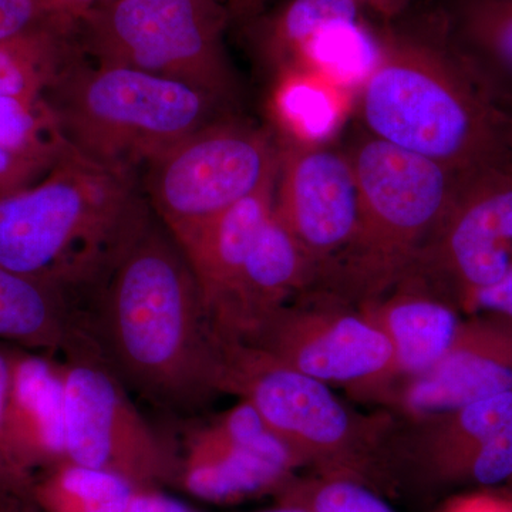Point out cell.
<instances>
[{
  "mask_svg": "<svg viewBox=\"0 0 512 512\" xmlns=\"http://www.w3.org/2000/svg\"><path fill=\"white\" fill-rule=\"evenodd\" d=\"M510 483L512 484V480L510 481Z\"/></svg>",
  "mask_w": 512,
  "mask_h": 512,
  "instance_id": "obj_41",
  "label": "cell"
},
{
  "mask_svg": "<svg viewBox=\"0 0 512 512\" xmlns=\"http://www.w3.org/2000/svg\"><path fill=\"white\" fill-rule=\"evenodd\" d=\"M0 512H43L30 491L0 488Z\"/></svg>",
  "mask_w": 512,
  "mask_h": 512,
  "instance_id": "obj_36",
  "label": "cell"
},
{
  "mask_svg": "<svg viewBox=\"0 0 512 512\" xmlns=\"http://www.w3.org/2000/svg\"><path fill=\"white\" fill-rule=\"evenodd\" d=\"M227 0H111L77 26L87 59L178 80L231 103L237 79L225 47Z\"/></svg>",
  "mask_w": 512,
  "mask_h": 512,
  "instance_id": "obj_6",
  "label": "cell"
},
{
  "mask_svg": "<svg viewBox=\"0 0 512 512\" xmlns=\"http://www.w3.org/2000/svg\"><path fill=\"white\" fill-rule=\"evenodd\" d=\"M242 345L325 384L376 389L400 376L393 349L365 312L285 308Z\"/></svg>",
  "mask_w": 512,
  "mask_h": 512,
  "instance_id": "obj_12",
  "label": "cell"
},
{
  "mask_svg": "<svg viewBox=\"0 0 512 512\" xmlns=\"http://www.w3.org/2000/svg\"><path fill=\"white\" fill-rule=\"evenodd\" d=\"M511 423L512 390L441 413L427 441L430 470L440 480L454 483L468 458Z\"/></svg>",
  "mask_w": 512,
  "mask_h": 512,
  "instance_id": "obj_21",
  "label": "cell"
},
{
  "mask_svg": "<svg viewBox=\"0 0 512 512\" xmlns=\"http://www.w3.org/2000/svg\"><path fill=\"white\" fill-rule=\"evenodd\" d=\"M134 490L116 474L63 460L37 471L30 494L43 512H126Z\"/></svg>",
  "mask_w": 512,
  "mask_h": 512,
  "instance_id": "obj_23",
  "label": "cell"
},
{
  "mask_svg": "<svg viewBox=\"0 0 512 512\" xmlns=\"http://www.w3.org/2000/svg\"><path fill=\"white\" fill-rule=\"evenodd\" d=\"M512 480V423L484 446L478 448L461 470L454 483L490 485Z\"/></svg>",
  "mask_w": 512,
  "mask_h": 512,
  "instance_id": "obj_27",
  "label": "cell"
},
{
  "mask_svg": "<svg viewBox=\"0 0 512 512\" xmlns=\"http://www.w3.org/2000/svg\"><path fill=\"white\" fill-rule=\"evenodd\" d=\"M79 53L72 30H43L0 42V96L43 99Z\"/></svg>",
  "mask_w": 512,
  "mask_h": 512,
  "instance_id": "obj_22",
  "label": "cell"
},
{
  "mask_svg": "<svg viewBox=\"0 0 512 512\" xmlns=\"http://www.w3.org/2000/svg\"><path fill=\"white\" fill-rule=\"evenodd\" d=\"M109 2H111V0H100L99 5H97V6L104 5V3H109ZM97 6H96V8H97Z\"/></svg>",
  "mask_w": 512,
  "mask_h": 512,
  "instance_id": "obj_40",
  "label": "cell"
},
{
  "mask_svg": "<svg viewBox=\"0 0 512 512\" xmlns=\"http://www.w3.org/2000/svg\"><path fill=\"white\" fill-rule=\"evenodd\" d=\"M357 0H282L245 25L256 56L274 72H295L306 49L330 26L367 22Z\"/></svg>",
  "mask_w": 512,
  "mask_h": 512,
  "instance_id": "obj_20",
  "label": "cell"
},
{
  "mask_svg": "<svg viewBox=\"0 0 512 512\" xmlns=\"http://www.w3.org/2000/svg\"><path fill=\"white\" fill-rule=\"evenodd\" d=\"M357 2L379 25H390L404 18L414 6L419 5L421 0H357Z\"/></svg>",
  "mask_w": 512,
  "mask_h": 512,
  "instance_id": "obj_33",
  "label": "cell"
},
{
  "mask_svg": "<svg viewBox=\"0 0 512 512\" xmlns=\"http://www.w3.org/2000/svg\"><path fill=\"white\" fill-rule=\"evenodd\" d=\"M390 298L372 301L363 312L382 329L400 376L424 375L443 359L460 329V316L444 299L421 291L412 278Z\"/></svg>",
  "mask_w": 512,
  "mask_h": 512,
  "instance_id": "obj_18",
  "label": "cell"
},
{
  "mask_svg": "<svg viewBox=\"0 0 512 512\" xmlns=\"http://www.w3.org/2000/svg\"><path fill=\"white\" fill-rule=\"evenodd\" d=\"M175 453L174 487L214 504L276 494L301 467L247 400L191 427Z\"/></svg>",
  "mask_w": 512,
  "mask_h": 512,
  "instance_id": "obj_11",
  "label": "cell"
},
{
  "mask_svg": "<svg viewBox=\"0 0 512 512\" xmlns=\"http://www.w3.org/2000/svg\"><path fill=\"white\" fill-rule=\"evenodd\" d=\"M6 458L26 476L66 460L62 367L42 353L12 350Z\"/></svg>",
  "mask_w": 512,
  "mask_h": 512,
  "instance_id": "obj_16",
  "label": "cell"
},
{
  "mask_svg": "<svg viewBox=\"0 0 512 512\" xmlns=\"http://www.w3.org/2000/svg\"><path fill=\"white\" fill-rule=\"evenodd\" d=\"M63 151L60 154H32L0 147V200L42 180Z\"/></svg>",
  "mask_w": 512,
  "mask_h": 512,
  "instance_id": "obj_29",
  "label": "cell"
},
{
  "mask_svg": "<svg viewBox=\"0 0 512 512\" xmlns=\"http://www.w3.org/2000/svg\"><path fill=\"white\" fill-rule=\"evenodd\" d=\"M360 92L366 133L468 177L512 163V117L420 23L377 29Z\"/></svg>",
  "mask_w": 512,
  "mask_h": 512,
  "instance_id": "obj_2",
  "label": "cell"
},
{
  "mask_svg": "<svg viewBox=\"0 0 512 512\" xmlns=\"http://www.w3.org/2000/svg\"><path fill=\"white\" fill-rule=\"evenodd\" d=\"M52 29L76 32L57 18L43 0H0V42Z\"/></svg>",
  "mask_w": 512,
  "mask_h": 512,
  "instance_id": "obj_28",
  "label": "cell"
},
{
  "mask_svg": "<svg viewBox=\"0 0 512 512\" xmlns=\"http://www.w3.org/2000/svg\"><path fill=\"white\" fill-rule=\"evenodd\" d=\"M10 379H12V350L0 348V458H2L3 461H6L10 467H13L12 464L9 463L8 458H6L5 434H3L6 404H8L9 397Z\"/></svg>",
  "mask_w": 512,
  "mask_h": 512,
  "instance_id": "obj_35",
  "label": "cell"
},
{
  "mask_svg": "<svg viewBox=\"0 0 512 512\" xmlns=\"http://www.w3.org/2000/svg\"><path fill=\"white\" fill-rule=\"evenodd\" d=\"M268 3L269 0H227L231 23L244 28L264 12Z\"/></svg>",
  "mask_w": 512,
  "mask_h": 512,
  "instance_id": "obj_37",
  "label": "cell"
},
{
  "mask_svg": "<svg viewBox=\"0 0 512 512\" xmlns=\"http://www.w3.org/2000/svg\"><path fill=\"white\" fill-rule=\"evenodd\" d=\"M346 154L356 177L357 221L333 272L349 288L380 295L410 275L463 177L369 133Z\"/></svg>",
  "mask_w": 512,
  "mask_h": 512,
  "instance_id": "obj_5",
  "label": "cell"
},
{
  "mask_svg": "<svg viewBox=\"0 0 512 512\" xmlns=\"http://www.w3.org/2000/svg\"><path fill=\"white\" fill-rule=\"evenodd\" d=\"M222 393L237 394L303 464L353 477L360 436L329 384L279 365L242 343L225 348Z\"/></svg>",
  "mask_w": 512,
  "mask_h": 512,
  "instance_id": "obj_9",
  "label": "cell"
},
{
  "mask_svg": "<svg viewBox=\"0 0 512 512\" xmlns=\"http://www.w3.org/2000/svg\"><path fill=\"white\" fill-rule=\"evenodd\" d=\"M45 100L67 146L133 177L177 141L228 116L229 106L190 84L92 62L82 52Z\"/></svg>",
  "mask_w": 512,
  "mask_h": 512,
  "instance_id": "obj_4",
  "label": "cell"
},
{
  "mask_svg": "<svg viewBox=\"0 0 512 512\" xmlns=\"http://www.w3.org/2000/svg\"><path fill=\"white\" fill-rule=\"evenodd\" d=\"M77 326L127 392L154 409L194 417L222 393L225 343L153 210L80 295Z\"/></svg>",
  "mask_w": 512,
  "mask_h": 512,
  "instance_id": "obj_1",
  "label": "cell"
},
{
  "mask_svg": "<svg viewBox=\"0 0 512 512\" xmlns=\"http://www.w3.org/2000/svg\"><path fill=\"white\" fill-rule=\"evenodd\" d=\"M33 478L19 473L0 458V488H13V490L30 491Z\"/></svg>",
  "mask_w": 512,
  "mask_h": 512,
  "instance_id": "obj_38",
  "label": "cell"
},
{
  "mask_svg": "<svg viewBox=\"0 0 512 512\" xmlns=\"http://www.w3.org/2000/svg\"><path fill=\"white\" fill-rule=\"evenodd\" d=\"M66 146L45 97L0 96V147L18 153L60 154Z\"/></svg>",
  "mask_w": 512,
  "mask_h": 512,
  "instance_id": "obj_25",
  "label": "cell"
},
{
  "mask_svg": "<svg viewBox=\"0 0 512 512\" xmlns=\"http://www.w3.org/2000/svg\"><path fill=\"white\" fill-rule=\"evenodd\" d=\"M275 191L276 180L212 218L180 245L214 328L259 231L274 211Z\"/></svg>",
  "mask_w": 512,
  "mask_h": 512,
  "instance_id": "obj_17",
  "label": "cell"
},
{
  "mask_svg": "<svg viewBox=\"0 0 512 512\" xmlns=\"http://www.w3.org/2000/svg\"><path fill=\"white\" fill-rule=\"evenodd\" d=\"M279 504L305 512H394L383 500L355 478L343 474L293 477L276 493Z\"/></svg>",
  "mask_w": 512,
  "mask_h": 512,
  "instance_id": "obj_24",
  "label": "cell"
},
{
  "mask_svg": "<svg viewBox=\"0 0 512 512\" xmlns=\"http://www.w3.org/2000/svg\"><path fill=\"white\" fill-rule=\"evenodd\" d=\"M275 212L315 269L328 271L355 232L357 184L346 151L289 137L279 146Z\"/></svg>",
  "mask_w": 512,
  "mask_h": 512,
  "instance_id": "obj_13",
  "label": "cell"
},
{
  "mask_svg": "<svg viewBox=\"0 0 512 512\" xmlns=\"http://www.w3.org/2000/svg\"><path fill=\"white\" fill-rule=\"evenodd\" d=\"M76 295L0 266V339L46 356L66 353L79 336Z\"/></svg>",
  "mask_w": 512,
  "mask_h": 512,
  "instance_id": "obj_19",
  "label": "cell"
},
{
  "mask_svg": "<svg viewBox=\"0 0 512 512\" xmlns=\"http://www.w3.org/2000/svg\"><path fill=\"white\" fill-rule=\"evenodd\" d=\"M47 8L66 23L77 30V26L97 5L100 0H43Z\"/></svg>",
  "mask_w": 512,
  "mask_h": 512,
  "instance_id": "obj_34",
  "label": "cell"
},
{
  "mask_svg": "<svg viewBox=\"0 0 512 512\" xmlns=\"http://www.w3.org/2000/svg\"><path fill=\"white\" fill-rule=\"evenodd\" d=\"M443 512H512V498L490 493L464 495Z\"/></svg>",
  "mask_w": 512,
  "mask_h": 512,
  "instance_id": "obj_32",
  "label": "cell"
},
{
  "mask_svg": "<svg viewBox=\"0 0 512 512\" xmlns=\"http://www.w3.org/2000/svg\"><path fill=\"white\" fill-rule=\"evenodd\" d=\"M464 309L473 313H495L512 318V268L498 284L476 293L464 305Z\"/></svg>",
  "mask_w": 512,
  "mask_h": 512,
  "instance_id": "obj_30",
  "label": "cell"
},
{
  "mask_svg": "<svg viewBox=\"0 0 512 512\" xmlns=\"http://www.w3.org/2000/svg\"><path fill=\"white\" fill-rule=\"evenodd\" d=\"M512 268V163L461 178L410 275L466 305Z\"/></svg>",
  "mask_w": 512,
  "mask_h": 512,
  "instance_id": "obj_10",
  "label": "cell"
},
{
  "mask_svg": "<svg viewBox=\"0 0 512 512\" xmlns=\"http://www.w3.org/2000/svg\"><path fill=\"white\" fill-rule=\"evenodd\" d=\"M293 76L291 86L286 89V109L299 131L298 140L323 143V138L332 133L340 119V103L336 92L330 89V80L308 70L288 73ZM285 76V74H284Z\"/></svg>",
  "mask_w": 512,
  "mask_h": 512,
  "instance_id": "obj_26",
  "label": "cell"
},
{
  "mask_svg": "<svg viewBox=\"0 0 512 512\" xmlns=\"http://www.w3.org/2000/svg\"><path fill=\"white\" fill-rule=\"evenodd\" d=\"M261 512H305L301 508L293 507V505L278 504V507L271 508V510Z\"/></svg>",
  "mask_w": 512,
  "mask_h": 512,
  "instance_id": "obj_39",
  "label": "cell"
},
{
  "mask_svg": "<svg viewBox=\"0 0 512 512\" xmlns=\"http://www.w3.org/2000/svg\"><path fill=\"white\" fill-rule=\"evenodd\" d=\"M407 15L512 117V0H421Z\"/></svg>",
  "mask_w": 512,
  "mask_h": 512,
  "instance_id": "obj_15",
  "label": "cell"
},
{
  "mask_svg": "<svg viewBox=\"0 0 512 512\" xmlns=\"http://www.w3.org/2000/svg\"><path fill=\"white\" fill-rule=\"evenodd\" d=\"M279 147L264 130L225 116L143 168L151 210L183 244L212 218L276 180Z\"/></svg>",
  "mask_w": 512,
  "mask_h": 512,
  "instance_id": "obj_7",
  "label": "cell"
},
{
  "mask_svg": "<svg viewBox=\"0 0 512 512\" xmlns=\"http://www.w3.org/2000/svg\"><path fill=\"white\" fill-rule=\"evenodd\" d=\"M126 512H198L192 510L175 500L170 495L164 494L163 490H140L136 488L133 495H131L130 503L127 505Z\"/></svg>",
  "mask_w": 512,
  "mask_h": 512,
  "instance_id": "obj_31",
  "label": "cell"
},
{
  "mask_svg": "<svg viewBox=\"0 0 512 512\" xmlns=\"http://www.w3.org/2000/svg\"><path fill=\"white\" fill-rule=\"evenodd\" d=\"M66 460L116 474L140 490L175 484L177 453L84 340L64 353Z\"/></svg>",
  "mask_w": 512,
  "mask_h": 512,
  "instance_id": "obj_8",
  "label": "cell"
},
{
  "mask_svg": "<svg viewBox=\"0 0 512 512\" xmlns=\"http://www.w3.org/2000/svg\"><path fill=\"white\" fill-rule=\"evenodd\" d=\"M512 390V318L476 313L433 369L410 380L404 403L412 412L446 413Z\"/></svg>",
  "mask_w": 512,
  "mask_h": 512,
  "instance_id": "obj_14",
  "label": "cell"
},
{
  "mask_svg": "<svg viewBox=\"0 0 512 512\" xmlns=\"http://www.w3.org/2000/svg\"><path fill=\"white\" fill-rule=\"evenodd\" d=\"M150 212L137 177L67 146L42 180L0 200V266L79 298Z\"/></svg>",
  "mask_w": 512,
  "mask_h": 512,
  "instance_id": "obj_3",
  "label": "cell"
}]
</instances>
